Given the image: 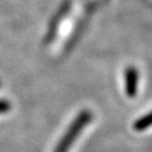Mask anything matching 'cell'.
Instances as JSON below:
<instances>
[{
    "mask_svg": "<svg viewBox=\"0 0 152 152\" xmlns=\"http://www.w3.org/2000/svg\"><path fill=\"white\" fill-rule=\"evenodd\" d=\"M152 125V112L149 114H147L146 116L142 117L140 119H138L135 124H134V129L137 131L145 130V129L149 128Z\"/></svg>",
    "mask_w": 152,
    "mask_h": 152,
    "instance_id": "cell-2",
    "label": "cell"
},
{
    "mask_svg": "<svg viewBox=\"0 0 152 152\" xmlns=\"http://www.w3.org/2000/svg\"><path fill=\"white\" fill-rule=\"evenodd\" d=\"M91 118V115L88 112H83L77 117L75 121L71 125L69 131L64 134V136L62 137V140H60L59 145L57 146V148L55 149L54 152H68V150L70 149V147L72 146V142H74L78 134L80 133V131L83 130V127L89 123Z\"/></svg>",
    "mask_w": 152,
    "mask_h": 152,
    "instance_id": "cell-1",
    "label": "cell"
}]
</instances>
